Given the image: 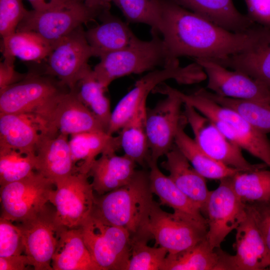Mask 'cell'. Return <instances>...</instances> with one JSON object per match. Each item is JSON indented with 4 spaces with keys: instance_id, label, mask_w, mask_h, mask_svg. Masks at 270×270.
Segmentation results:
<instances>
[{
    "instance_id": "obj_1",
    "label": "cell",
    "mask_w": 270,
    "mask_h": 270,
    "mask_svg": "<svg viewBox=\"0 0 270 270\" xmlns=\"http://www.w3.org/2000/svg\"><path fill=\"white\" fill-rule=\"evenodd\" d=\"M262 26L256 24L248 31H228L173 2L162 0L160 34L170 62L186 56L211 60L222 59L254 48Z\"/></svg>"
},
{
    "instance_id": "obj_2",
    "label": "cell",
    "mask_w": 270,
    "mask_h": 270,
    "mask_svg": "<svg viewBox=\"0 0 270 270\" xmlns=\"http://www.w3.org/2000/svg\"><path fill=\"white\" fill-rule=\"evenodd\" d=\"M149 172L136 170L126 184L96 198L93 212L107 222L126 230L132 240L152 238L148 230L154 201Z\"/></svg>"
},
{
    "instance_id": "obj_3",
    "label": "cell",
    "mask_w": 270,
    "mask_h": 270,
    "mask_svg": "<svg viewBox=\"0 0 270 270\" xmlns=\"http://www.w3.org/2000/svg\"><path fill=\"white\" fill-rule=\"evenodd\" d=\"M158 90L178 96L184 104L192 106L209 118L229 140L270 167V140L266 134L254 128L236 112L216 103L197 90L186 94L165 82L160 85Z\"/></svg>"
},
{
    "instance_id": "obj_4",
    "label": "cell",
    "mask_w": 270,
    "mask_h": 270,
    "mask_svg": "<svg viewBox=\"0 0 270 270\" xmlns=\"http://www.w3.org/2000/svg\"><path fill=\"white\" fill-rule=\"evenodd\" d=\"M148 41L138 42L122 49L105 54L93 69L97 80L106 89L114 80L130 74H140L164 67L170 62L160 34L151 32Z\"/></svg>"
},
{
    "instance_id": "obj_5",
    "label": "cell",
    "mask_w": 270,
    "mask_h": 270,
    "mask_svg": "<svg viewBox=\"0 0 270 270\" xmlns=\"http://www.w3.org/2000/svg\"><path fill=\"white\" fill-rule=\"evenodd\" d=\"M206 78L201 66L196 62L185 66L179 62L168 64L161 70L150 71L136 82L134 87L118 102L112 112L108 134L120 130L133 116L150 92L161 83L172 79L182 84L198 83Z\"/></svg>"
},
{
    "instance_id": "obj_6",
    "label": "cell",
    "mask_w": 270,
    "mask_h": 270,
    "mask_svg": "<svg viewBox=\"0 0 270 270\" xmlns=\"http://www.w3.org/2000/svg\"><path fill=\"white\" fill-rule=\"evenodd\" d=\"M80 228L100 270H126L132 248V239L126 230L107 222L93 211Z\"/></svg>"
},
{
    "instance_id": "obj_7",
    "label": "cell",
    "mask_w": 270,
    "mask_h": 270,
    "mask_svg": "<svg viewBox=\"0 0 270 270\" xmlns=\"http://www.w3.org/2000/svg\"><path fill=\"white\" fill-rule=\"evenodd\" d=\"M54 186L51 180L36 171L0 186V217L14 223L34 218L48 206Z\"/></svg>"
},
{
    "instance_id": "obj_8",
    "label": "cell",
    "mask_w": 270,
    "mask_h": 270,
    "mask_svg": "<svg viewBox=\"0 0 270 270\" xmlns=\"http://www.w3.org/2000/svg\"><path fill=\"white\" fill-rule=\"evenodd\" d=\"M95 56L88 44L82 26L52 46L47 57L46 74L56 78L70 90H74L79 82L92 69L89 59Z\"/></svg>"
},
{
    "instance_id": "obj_9",
    "label": "cell",
    "mask_w": 270,
    "mask_h": 270,
    "mask_svg": "<svg viewBox=\"0 0 270 270\" xmlns=\"http://www.w3.org/2000/svg\"><path fill=\"white\" fill-rule=\"evenodd\" d=\"M208 224L185 214L163 210L154 202L150 214L148 230L155 246L168 254L186 250L206 238Z\"/></svg>"
},
{
    "instance_id": "obj_10",
    "label": "cell",
    "mask_w": 270,
    "mask_h": 270,
    "mask_svg": "<svg viewBox=\"0 0 270 270\" xmlns=\"http://www.w3.org/2000/svg\"><path fill=\"white\" fill-rule=\"evenodd\" d=\"M99 14L77 0L44 11H28L16 30L32 31L52 46L78 27L94 21Z\"/></svg>"
},
{
    "instance_id": "obj_11",
    "label": "cell",
    "mask_w": 270,
    "mask_h": 270,
    "mask_svg": "<svg viewBox=\"0 0 270 270\" xmlns=\"http://www.w3.org/2000/svg\"><path fill=\"white\" fill-rule=\"evenodd\" d=\"M184 115L199 148L214 160L242 172L266 168L264 163L252 164L244 158L242 148L229 140L214 124L192 106L184 104Z\"/></svg>"
},
{
    "instance_id": "obj_12",
    "label": "cell",
    "mask_w": 270,
    "mask_h": 270,
    "mask_svg": "<svg viewBox=\"0 0 270 270\" xmlns=\"http://www.w3.org/2000/svg\"><path fill=\"white\" fill-rule=\"evenodd\" d=\"M88 176L76 172L55 184L50 202L54 207L55 219L60 225L78 228L92 212L96 197Z\"/></svg>"
},
{
    "instance_id": "obj_13",
    "label": "cell",
    "mask_w": 270,
    "mask_h": 270,
    "mask_svg": "<svg viewBox=\"0 0 270 270\" xmlns=\"http://www.w3.org/2000/svg\"><path fill=\"white\" fill-rule=\"evenodd\" d=\"M218 187L210 191L203 214L208 223L206 240L211 248H220L226 236L247 216L246 203L234 192L231 177L222 179Z\"/></svg>"
},
{
    "instance_id": "obj_14",
    "label": "cell",
    "mask_w": 270,
    "mask_h": 270,
    "mask_svg": "<svg viewBox=\"0 0 270 270\" xmlns=\"http://www.w3.org/2000/svg\"><path fill=\"white\" fill-rule=\"evenodd\" d=\"M36 114L44 120L53 134L68 136L84 132H106L74 91L59 94Z\"/></svg>"
},
{
    "instance_id": "obj_15",
    "label": "cell",
    "mask_w": 270,
    "mask_h": 270,
    "mask_svg": "<svg viewBox=\"0 0 270 270\" xmlns=\"http://www.w3.org/2000/svg\"><path fill=\"white\" fill-rule=\"evenodd\" d=\"M22 236L24 254L35 270H53L52 260L62 231L56 220L54 210L48 206L36 216L14 223Z\"/></svg>"
},
{
    "instance_id": "obj_16",
    "label": "cell",
    "mask_w": 270,
    "mask_h": 270,
    "mask_svg": "<svg viewBox=\"0 0 270 270\" xmlns=\"http://www.w3.org/2000/svg\"><path fill=\"white\" fill-rule=\"evenodd\" d=\"M51 76L26 74L23 80L0 90V114H36L51 99L64 92L62 88L65 86Z\"/></svg>"
},
{
    "instance_id": "obj_17",
    "label": "cell",
    "mask_w": 270,
    "mask_h": 270,
    "mask_svg": "<svg viewBox=\"0 0 270 270\" xmlns=\"http://www.w3.org/2000/svg\"><path fill=\"white\" fill-rule=\"evenodd\" d=\"M160 94L166 97L153 108H147L146 119L150 160L156 162L172 148L178 129L185 119L181 112L182 100L170 92Z\"/></svg>"
},
{
    "instance_id": "obj_18",
    "label": "cell",
    "mask_w": 270,
    "mask_h": 270,
    "mask_svg": "<svg viewBox=\"0 0 270 270\" xmlns=\"http://www.w3.org/2000/svg\"><path fill=\"white\" fill-rule=\"evenodd\" d=\"M194 59L206 74V88L212 92L223 97L270 104V88L256 80L240 71L228 70L208 58Z\"/></svg>"
},
{
    "instance_id": "obj_19",
    "label": "cell",
    "mask_w": 270,
    "mask_h": 270,
    "mask_svg": "<svg viewBox=\"0 0 270 270\" xmlns=\"http://www.w3.org/2000/svg\"><path fill=\"white\" fill-rule=\"evenodd\" d=\"M48 134H53L36 114H0V148L36 154L38 144Z\"/></svg>"
},
{
    "instance_id": "obj_20",
    "label": "cell",
    "mask_w": 270,
    "mask_h": 270,
    "mask_svg": "<svg viewBox=\"0 0 270 270\" xmlns=\"http://www.w3.org/2000/svg\"><path fill=\"white\" fill-rule=\"evenodd\" d=\"M247 212L246 217L236 228V254H230V270H262L270 266V251L248 208Z\"/></svg>"
},
{
    "instance_id": "obj_21",
    "label": "cell",
    "mask_w": 270,
    "mask_h": 270,
    "mask_svg": "<svg viewBox=\"0 0 270 270\" xmlns=\"http://www.w3.org/2000/svg\"><path fill=\"white\" fill-rule=\"evenodd\" d=\"M68 136L62 134L45 136L36 152V171L54 184L76 173Z\"/></svg>"
},
{
    "instance_id": "obj_22",
    "label": "cell",
    "mask_w": 270,
    "mask_h": 270,
    "mask_svg": "<svg viewBox=\"0 0 270 270\" xmlns=\"http://www.w3.org/2000/svg\"><path fill=\"white\" fill-rule=\"evenodd\" d=\"M165 156L162 167L168 172L170 179L199 207L203 214L210 192L206 178L192 167L175 144Z\"/></svg>"
},
{
    "instance_id": "obj_23",
    "label": "cell",
    "mask_w": 270,
    "mask_h": 270,
    "mask_svg": "<svg viewBox=\"0 0 270 270\" xmlns=\"http://www.w3.org/2000/svg\"><path fill=\"white\" fill-rule=\"evenodd\" d=\"M98 18L100 24L85 31L86 40L95 56L100 58L105 54L134 44L140 40L126 22L112 15L110 10L104 11Z\"/></svg>"
},
{
    "instance_id": "obj_24",
    "label": "cell",
    "mask_w": 270,
    "mask_h": 270,
    "mask_svg": "<svg viewBox=\"0 0 270 270\" xmlns=\"http://www.w3.org/2000/svg\"><path fill=\"white\" fill-rule=\"evenodd\" d=\"M136 164L125 154L119 156L116 152L100 154L93 162L88 172L92 178L94 192L101 196L126 184L136 170Z\"/></svg>"
},
{
    "instance_id": "obj_25",
    "label": "cell",
    "mask_w": 270,
    "mask_h": 270,
    "mask_svg": "<svg viewBox=\"0 0 270 270\" xmlns=\"http://www.w3.org/2000/svg\"><path fill=\"white\" fill-rule=\"evenodd\" d=\"M171 0L230 32H246L256 24L238 11L232 0Z\"/></svg>"
},
{
    "instance_id": "obj_26",
    "label": "cell",
    "mask_w": 270,
    "mask_h": 270,
    "mask_svg": "<svg viewBox=\"0 0 270 270\" xmlns=\"http://www.w3.org/2000/svg\"><path fill=\"white\" fill-rule=\"evenodd\" d=\"M212 60L243 72L270 88V27L264 26L260 40L252 48Z\"/></svg>"
},
{
    "instance_id": "obj_27",
    "label": "cell",
    "mask_w": 270,
    "mask_h": 270,
    "mask_svg": "<svg viewBox=\"0 0 270 270\" xmlns=\"http://www.w3.org/2000/svg\"><path fill=\"white\" fill-rule=\"evenodd\" d=\"M69 144L76 172L88 174L98 155L116 152L121 148L119 136H114L106 132L72 134Z\"/></svg>"
},
{
    "instance_id": "obj_28",
    "label": "cell",
    "mask_w": 270,
    "mask_h": 270,
    "mask_svg": "<svg viewBox=\"0 0 270 270\" xmlns=\"http://www.w3.org/2000/svg\"><path fill=\"white\" fill-rule=\"evenodd\" d=\"M52 266L53 270H100L84 243L80 228L62 231Z\"/></svg>"
},
{
    "instance_id": "obj_29",
    "label": "cell",
    "mask_w": 270,
    "mask_h": 270,
    "mask_svg": "<svg viewBox=\"0 0 270 270\" xmlns=\"http://www.w3.org/2000/svg\"><path fill=\"white\" fill-rule=\"evenodd\" d=\"M148 166L150 168V189L152 194L158 197L160 205L168 206L174 212L186 214L208 224L199 207L178 188L168 176L162 172L157 162L150 160Z\"/></svg>"
},
{
    "instance_id": "obj_30",
    "label": "cell",
    "mask_w": 270,
    "mask_h": 270,
    "mask_svg": "<svg viewBox=\"0 0 270 270\" xmlns=\"http://www.w3.org/2000/svg\"><path fill=\"white\" fill-rule=\"evenodd\" d=\"M186 122L185 118L178 129L174 144L200 174L206 178L220 180L242 172L214 160L203 152L184 132Z\"/></svg>"
},
{
    "instance_id": "obj_31",
    "label": "cell",
    "mask_w": 270,
    "mask_h": 270,
    "mask_svg": "<svg viewBox=\"0 0 270 270\" xmlns=\"http://www.w3.org/2000/svg\"><path fill=\"white\" fill-rule=\"evenodd\" d=\"M222 250L204 240L182 251L168 254L161 270H224Z\"/></svg>"
},
{
    "instance_id": "obj_32",
    "label": "cell",
    "mask_w": 270,
    "mask_h": 270,
    "mask_svg": "<svg viewBox=\"0 0 270 270\" xmlns=\"http://www.w3.org/2000/svg\"><path fill=\"white\" fill-rule=\"evenodd\" d=\"M146 100L121 128L119 135L121 148L125 155L136 164L148 165L150 154L146 127Z\"/></svg>"
},
{
    "instance_id": "obj_33",
    "label": "cell",
    "mask_w": 270,
    "mask_h": 270,
    "mask_svg": "<svg viewBox=\"0 0 270 270\" xmlns=\"http://www.w3.org/2000/svg\"><path fill=\"white\" fill-rule=\"evenodd\" d=\"M1 52L4 58H18L26 61L46 59L52 45L32 31H18L2 38Z\"/></svg>"
},
{
    "instance_id": "obj_34",
    "label": "cell",
    "mask_w": 270,
    "mask_h": 270,
    "mask_svg": "<svg viewBox=\"0 0 270 270\" xmlns=\"http://www.w3.org/2000/svg\"><path fill=\"white\" fill-rule=\"evenodd\" d=\"M197 91L216 103L235 110L258 132L265 134L270 132V104L223 97L204 88Z\"/></svg>"
},
{
    "instance_id": "obj_35",
    "label": "cell",
    "mask_w": 270,
    "mask_h": 270,
    "mask_svg": "<svg viewBox=\"0 0 270 270\" xmlns=\"http://www.w3.org/2000/svg\"><path fill=\"white\" fill-rule=\"evenodd\" d=\"M106 90L97 80L92 70L72 91L94 114L107 132L112 112L110 100L104 94Z\"/></svg>"
},
{
    "instance_id": "obj_36",
    "label": "cell",
    "mask_w": 270,
    "mask_h": 270,
    "mask_svg": "<svg viewBox=\"0 0 270 270\" xmlns=\"http://www.w3.org/2000/svg\"><path fill=\"white\" fill-rule=\"evenodd\" d=\"M231 182L243 202H270V170L240 172L231 177Z\"/></svg>"
},
{
    "instance_id": "obj_37",
    "label": "cell",
    "mask_w": 270,
    "mask_h": 270,
    "mask_svg": "<svg viewBox=\"0 0 270 270\" xmlns=\"http://www.w3.org/2000/svg\"><path fill=\"white\" fill-rule=\"evenodd\" d=\"M128 22L142 23L151 27V32L160 34L162 0H112Z\"/></svg>"
},
{
    "instance_id": "obj_38",
    "label": "cell",
    "mask_w": 270,
    "mask_h": 270,
    "mask_svg": "<svg viewBox=\"0 0 270 270\" xmlns=\"http://www.w3.org/2000/svg\"><path fill=\"white\" fill-rule=\"evenodd\" d=\"M36 154L0 148V185L24 178L36 171Z\"/></svg>"
},
{
    "instance_id": "obj_39",
    "label": "cell",
    "mask_w": 270,
    "mask_h": 270,
    "mask_svg": "<svg viewBox=\"0 0 270 270\" xmlns=\"http://www.w3.org/2000/svg\"><path fill=\"white\" fill-rule=\"evenodd\" d=\"M148 242L132 240L131 255L125 270H161L168 252L160 246L150 247Z\"/></svg>"
},
{
    "instance_id": "obj_40",
    "label": "cell",
    "mask_w": 270,
    "mask_h": 270,
    "mask_svg": "<svg viewBox=\"0 0 270 270\" xmlns=\"http://www.w3.org/2000/svg\"><path fill=\"white\" fill-rule=\"evenodd\" d=\"M22 236L18 226L0 218V257L24 254Z\"/></svg>"
},
{
    "instance_id": "obj_41",
    "label": "cell",
    "mask_w": 270,
    "mask_h": 270,
    "mask_svg": "<svg viewBox=\"0 0 270 270\" xmlns=\"http://www.w3.org/2000/svg\"><path fill=\"white\" fill-rule=\"evenodd\" d=\"M28 11L22 0H0V34L2 38L16 31Z\"/></svg>"
},
{
    "instance_id": "obj_42",
    "label": "cell",
    "mask_w": 270,
    "mask_h": 270,
    "mask_svg": "<svg viewBox=\"0 0 270 270\" xmlns=\"http://www.w3.org/2000/svg\"><path fill=\"white\" fill-rule=\"evenodd\" d=\"M246 204L270 251V202H251Z\"/></svg>"
},
{
    "instance_id": "obj_43",
    "label": "cell",
    "mask_w": 270,
    "mask_h": 270,
    "mask_svg": "<svg viewBox=\"0 0 270 270\" xmlns=\"http://www.w3.org/2000/svg\"><path fill=\"white\" fill-rule=\"evenodd\" d=\"M249 18L255 24L270 27V0H244Z\"/></svg>"
},
{
    "instance_id": "obj_44",
    "label": "cell",
    "mask_w": 270,
    "mask_h": 270,
    "mask_svg": "<svg viewBox=\"0 0 270 270\" xmlns=\"http://www.w3.org/2000/svg\"><path fill=\"white\" fill-rule=\"evenodd\" d=\"M14 58H4L0 64V90L20 81L26 76L14 70Z\"/></svg>"
},
{
    "instance_id": "obj_45",
    "label": "cell",
    "mask_w": 270,
    "mask_h": 270,
    "mask_svg": "<svg viewBox=\"0 0 270 270\" xmlns=\"http://www.w3.org/2000/svg\"><path fill=\"white\" fill-rule=\"evenodd\" d=\"M30 267L32 268L25 254L0 257V270H26Z\"/></svg>"
},
{
    "instance_id": "obj_46",
    "label": "cell",
    "mask_w": 270,
    "mask_h": 270,
    "mask_svg": "<svg viewBox=\"0 0 270 270\" xmlns=\"http://www.w3.org/2000/svg\"><path fill=\"white\" fill-rule=\"evenodd\" d=\"M34 10L44 11L64 6L71 0H28Z\"/></svg>"
},
{
    "instance_id": "obj_47",
    "label": "cell",
    "mask_w": 270,
    "mask_h": 270,
    "mask_svg": "<svg viewBox=\"0 0 270 270\" xmlns=\"http://www.w3.org/2000/svg\"><path fill=\"white\" fill-rule=\"evenodd\" d=\"M82 2L90 10L99 15L104 10H110L112 0H77Z\"/></svg>"
}]
</instances>
